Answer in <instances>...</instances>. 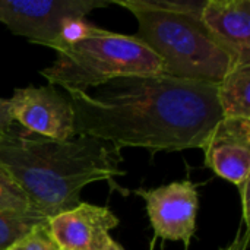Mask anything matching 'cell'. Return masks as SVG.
I'll return each mask as SVG.
<instances>
[{
    "label": "cell",
    "mask_w": 250,
    "mask_h": 250,
    "mask_svg": "<svg viewBox=\"0 0 250 250\" xmlns=\"http://www.w3.org/2000/svg\"><path fill=\"white\" fill-rule=\"evenodd\" d=\"M47 221V218L34 209L23 212L0 211V250H7L35 227Z\"/></svg>",
    "instance_id": "cell-12"
},
{
    "label": "cell",
    "mask_w": 250,
    "mask_h": 250,
    "mask_svg": "<svg viewBox=\"0 0 250 250\" xmlns=\"http://www.w3.org/2000/svg\"><path fill=\"white\" fill-rule=\"evenodd\" d=\"M249 237L250 229L245 227V226L239 227L236 237L224 250H249Z\"/></svg>",
    "instance_id": "cell-16"
},
{
    "label": "cell",
    "mask_w": 250,
    "mask_h": 250,
    "mask_svg": "<svg viewBox=\"0 0 250 250\" xmlns=\"http://www.w3.org/2000/svg\"><path fill=\"white\" fill-rule=\"evenodd\" d=\"M51 48L57 59L40 75L63 91L86 92L122 78L164 75L163 60L139 38L105 31L83 19L73 22Z\"/></svg>",
    "instance_id": "cell-3"
},
{
    "label": "cell",
    "mask_w": 250,
    "mask_h": 250,
    "mask_svg": "<svg viewBox=\"0 0 250 250\" xmlns=\"http://www.w3.org/2000/svg\"><path fill=\"white\" fill-rule=\"evenodd\" d=\"M7 250H57L53 245L47 223L35 227L31 233H28L25 237L18 240L13 246H10Z\"/></svg>",
    "instance_id": "cell-14"
},
{
    "label": "cell",
    "mask_w": 250,
    "mask_h": 250,
    "mask_svg": "<svg viewBox=\"0 0 250 250\" xmlns=\"http://www.w3.org/2000/svg\"><path fill=\"white\" fill-rule=\"evenodd\" d=\"M32 209L23 190L0 161V211H29Z\"/></svg>",
    "instance_id": "cell-13"
},
{
    "label": "cell",
    "mask_w": 250,
    "mask_h": 250,
    "mask_svg": "<svg viewBox=\"0 0 250 250\" xmlns=\"http://www.w3.org/2000/svg\"><path fill=\"white\" fill-rule=\"evenodd\" d=\"M13 123L9 98H0V138L13 127Z\"/></svg>",
    "instance_id": "cell-15"
},
{
    "label": "cell",
    "mask_w": 250,
    "mask_h": 250,
    "mask_svg": "<svg viewBox=\"0 0 250 250\" xmlns=\"http://www.w3.org/2000/svg\"><path fill=\"white\" fill-rule=\"evenodd\" d=\"M0 161L47 220L78 207L88 185L125 174L120 149L110 142L83 135L53 141L15 126L0 138Z\"/></svg>",
    "instance_id": "cell-2"
},
{
    "label": "cell",
    "mask_w": 250,
    "mask_h": 250,
    "mask_svg": "<svg viewBox=\"0 0 250 250\" xmlns=\"http://www.w3.org/2000/svg\"><path fill=\"white\" fill-rule=\"evenodd\" d=\"M223 119H250V62L234 63L217 88Z\"/></svg>",
    "instance_id": "cell-11"
},
{
    "label": "cell",
    "mask_w": 250,
    "mask_h": 250,
    "mask_svg": "<svg viewBox=\"0 0 250 250\" xmlns=\"http://www.w3.org/2000/svg\"><path fill=\"white\" fill-rule=\"evenodd\" d=\"M135 193L145 202L155 237L182 242L188 249L196 231L199 209L196 185L190 180H180L154 189H138Z\"/></svg>",
    "instance_id": "cell-6"
},
{
    "label": "cell",
    "mask_w": 250,
    "mask_h": 250,
    "mask_svg": "<svg viewBox=\"0 0 250 250\" xmlns=\"http://www.w3.org/2000/svg\"><path fill=\"white\" fill-rule=\"evenodd\" d=\"M13 122L26 132L53 141L76 136L75 111L66 94L53 85L26 86L13 91L9 98Z\"/></svg>",
    "instance_id": "cell-7"
},
{
    "label": "cell",
    "mask_w": 250,
    "mask_h": 250,
    "mask_svg": "<svg viewBox=\"0 0 250 250\" xmlns=\"http://www.w3.org/2000/svg\"><path fill=\"white\" fill-rule=\"evenodd\" d=\"M239 195L242 201V215H243V226L249 229L250 218H249V180L240 185L239 188Z\"/></svg>",
    "instance_id": "cell-17"
},
{
    "label": "cell",
    "mask_w": 250,
    "mask_h": 250,
    "mask_svg": "<svg viewBox=\"0 0 250 250\" xmlns=\"http://www.w3.org/2000/svg\"><path fill=\"white\" fill-rule=\"evenodd\" d=\"M105 250H125L114 239H111V242L108 243V246H107V249Z\"/></svg>",
    "instance_id": "cell-18"
},
{
    "label": "cell",
    "mask_w": 250,
    "mask_h": 250,
    "mask_svg": "<svg viewBox=\"0 0 250 250\" xmlns=\"http://www.w3.org/2000/svg\"><path fill=\"white\" fill-rule=\"evenodd\" d=\"M205 167L237 188L249 180L250 119H221L204 148Z\"/></svg>",
    "instance_id": "cell-9"
},
{
    "label": "cell",
    "mask_w": 250,
    "mask_h": 250,
    "mask_svg": "<svg viewBox=\"0 0 250 250\" xmlns=\"http://www.w3.org/2000/svg\"><path fill=\"white\" fill-rule=\"evenodd\" d=\"M201 23L233 64L250 62V0H205Z\"/></svg>",
    "instance_id": "cell-10"
},
{
    "label": "cell",
    "mask_w": 250,
    "mask_h": 250,
    "mask_svg": "<svg viewBox=\"0 0 250 250\" xmlns=\"http://www.w3.org/2000/svg\"><path fill=\"white\" fill-rule=\"evenodd\" d=\"M138 21L136 38L164 63V75L220 83L233 66L231 57L208 35L201 18L154 7L148 0H114Z\"/></svg>",
    "instance_id": "cell-4"
},
{
    "label": "cell",
    "mask_w": 250,
    "mask_h": 250,
    "mask_svg": "<svg viewBox=\"0 0 250 250\" xmlns=\"http://www.w3.org/2000/svg\"><path fill=\"white\" fill-rule=\"evenodd\" d=\"M110 0H0V22L15 35L53 47L64 31Z\"/></svg>",
    "instance_id": "cell-5"
},
{
    "label": "cell",
    "mask_w": 250,
    "mask_h": 250,
    "mask_svg": "<svg viewBox=\"0 0 250 250\" xmlns=\"http://www.w3.org/2000/svg\"><path fill=\"white\" fill-rule=\"evenodd\" d=\"M119 218L107 207L81 202L47 221L50 239L57 250H105L111 242L110 231Z\"/></svg>",
    "instance_id": "cell-8"
},
{
    "label": "cell",
    "mask_w": 250,
    "mask_h": 250,
    "mask_svg": "<svg viewBox=\"0 0 250 250\" xmlns=\"http://www.w3.org/2000/svg\"><path fill=\"white\" fill-rule=\"evenodd\" d=\"M218 83L167 75L122 78L95 92L64 91L76 135L154 152L204 149L223 119Z\"/></svg>",
    "instance_id": "cell-1"
}]
</instances>
